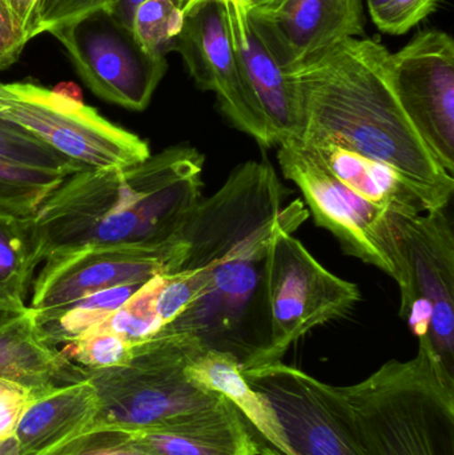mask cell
I'll list each match as a JSON object with an SVG mask.
<instances>
[{
	"label": "cell",
	"instance_id": "obj_1",
	"mask_svg": "<svg viewBox=\"0 0 454 455\" xmlns=\"http://www.w3.org/2000/svg\"><path fill=\"white\" fill-rule=\"evenodd\" d=\"M284 187L267 160H250L194 208L179 237V270L199 273L202 293L163 333L234 355L243 371L263 365L271 345L268 261L280 227L308 219L301 200L284 208ZM173 272V273H175Z\"/></svg>",
	"mask_w": 454,
	"mask_h": 455
},
{
	"label": "cell",
	"instance_id": "obj_2",
	"mask_svg": "<svg viewBox=\"0 0 454 455\" xmlns=\"http://www.w3.org/2000/svg\"><path fill=\"white\" fill-rule=\"evenodd\" d=\"M389 51L352 37L309 66L291 72L300 91V141L330 136L396 171L426 203L445 210L454 179L434 159L402 111L388 76Z\"/></svg>",
	"mask_w": 454,
	"mask_h": 455
},
{
	"label": "cell",
	"instance_id": "obj_3",
	"mask_svg": "<svg viewBox=\"0 0 454 455\" xmlns=\"http://www.w3.org/2000/svg\"><path fill=\"white\" fill-rule=\"evenodd\" d=\"M204 156L168 147L125 167L72 173L34 215L45 257L91 245H156L178 237L202 200Z\"/></svg>",
	"mask_w": 454,
	"mask_h": 455
},
{
	"label": "cell",
	"instance_id": "obj_4",
	"mask_svg": "<svg viewBox=\"0 0 454 455\" xmlns=\"http://www.w3.org/2000/svg\"><path fill=\"white\" fill-rule=\"evenodd\" d=\"M351 387H331L364 455H454V379L426 339Z\"/></svg>",
	"mask_w": 454,
	"mask_h": 455
},
{
	"label": "cell",
	"instance_id": "obj_5",
	"mask_svg": "<svg viewBox=\"0 0 454 455\" xmlns=\"http://www.w3.org/2000/svg\"><path fill=\"white\" fill-rule=\"evenodd\" d=\"M199 347L194 337L160 331L154 339L133 345L124 365L85 369V379L98 400L90 433L162 429L220 403L224 395L204 389L187 373Z\"/></svg>",
	"mask_w": 454,
	"mask_h": 455
},
{
	"label": "cell",
	"instance_id": "obj_6",
	"mask_svg": "<svg viewBox=\"0 0 454 455\" xmlns=\"http://www.w3.org/2000/svg\"><path fill=\"white\" fill-rule=\"evenodd\" d=\"M277 147L283 176L299 187L315 224L330 230L346 254L391 275L404 296L410 275L394 215L346 188L296 139Z\"/></svg>",
	"mask_w": 454,
	"mask_h": 455
},
{
	"label": "cell",
	"instance_id": "obj_7",
	"mask_svg": "<svg viewBox=\"0 0 454 455\" xmlns=\"http://www.w3.org/2000/svg\"><path fill=\"white\" fill-rule=\"evenodd\" d=\"M0 119L82 168L125 167L152 155L146 140L92 107L31 82L0 83Z\"/></svg>",
	"mask_w": 454,
	"mask_h": 455
},
{
	"label": "cell",
	"instance_id": "obj_8",
	"mask_svg": "<svg viewBox=\"0 0 454 455\" xmlns=\"http://www.w3.org/2000/svg\"><path fill=\"white\" fill-rule=\"evenodd\" d=\"M301 224H285L272 238L268 261L271 345L261 366L280 363L301 337L346 317L362 299L356 283L333 275L293 237Z\"/></svg>",
	"mask_w": 454,
	"mask_h": 455
},
{
	"label": "cell",
	"instance_id": "obj_9",
	"mask_svg": "<svg viewBox=\"0 0 454 455\" xmlns=\"http://www.w3.org/2000/svg\"><path fill=\"white\" fill-rule=\"evenodd\" d=\"M66 50L84 84L104 101L144 111L167 72L112 11L98 10L48 31Z\"/></svg>",
	"mask_w": 454,
	"mask_h": 455
},
{
	"label": "cell",
	"instance_id": "obj_10",
	"mask_svg": "<svg viewBox=\"0 0 454 455\" xmlns=\"http://www.w3.org/2000/svg\"><path fill=\"white\" fill-rule=\"evenodd\" d=\"M407 259L410 286L400 315L426 339L445 373L454 379V235L444 210L415 218L394 215Z\"/></svg>",
	"mask_w": 454,
	"mask_h": 455
},
{
	"label": "cell",
	"instance_id": "obj_11",
	"mask_svg": "<svg viewBox=\"0 0 454 455\" xmlns=\"http://www.w3.org/2000/svg\"><path fill=\"white\" fill-rule=\"evenodd\" d=\"M242 373L274 416L282 455H364L331 385L282 361Z\"/></svg>",
	"mask_w": 454,
	"mask_h": 455
},
{
	"label": "cell",
	"instance_id": "obj_12",
	"mask_svg": "<svg viewBox=\"0 0 454 455\" xmlns=\"http://www.w3.org/2000/svg\"><path fill=\"white\" fill-rule=\"evenodd\" d=\"M184 249L186 243L178 235L156 245H91L53 251L32 283L29 307L44 312L96 291L171 275L178 269Z\"/></svg>",
	"mask_w": 454,
	"mask_h": 455
},
{
	"label": "cell",
	"instance_id": "obj_13",
	"mask_svg": "<svg viewBox=\"0 0 454 455\" xmlns=\"http://www.w3.org/2000/svg\"><path fill=\"white\" fill-rule=\"evenodd\" d=\"M392 90L434 159L454 173V42L428 29L389 53Z\"/></svg>",
	"mask_w": 454,
	"mask_h": 455
},
{
	"label": "cell",
	"instance_id": "obj_14",
	"mask_svg": "<svg viewBox=\"0 0 454 455\" xmlns=\"http://www.w3.org/2000/svg\"><path fill=\"white\" fill-rule=\"evenodd\" d=\"M175 52L197 88L215 93L219 109L236 130L263 148L275 146L263 112L240 74L223 0H192L184 11Z\"/></svg>",
	"mask_w": 454,
	"mask_h": 455
},
{
	"label": "cell",
	"instance_id": "obj_15",
	"mask_svg": "<svg viewBox=\"0 0 454 455\" xmlns=\"http://www.w3.org/2000/svg\"><path fill=\"white\" fill-rule=\"evenodd\" d=\"M243 5L256 34L288 72L364 34L362 0H251Z\"/></svg>",
	"mask_w": 454,
	"mask_h": 455
},
{
	"label": "cell",
	"instance_id": "obj_16",
	"mask_svg": "<svg viewBox=\"0 0 454 455\" xmlns=\"http://www.w3.org/2000/svg\"><path fill=\"white\" fill-rule=\"evenodd\" d=\"M240 74L258 101L275 146L303 133V104L295 77L269 52L248 20L244 5L223 0Z\"/></svg>",
	"mask_w": 454,
	"mask_h": 455
},
{
	"label": "cell",
	"instance_id": "obj_17",
	"mask_svg": "<svg viewBox=\"0 0 454 455\" xmlns=\"http://www.w3.org/2000/svg\"><path fill=\"white\" fill-rule=\"evenodd\" d=\"M0 379L48 390L83 381L85 369L45 339L36 310L0 302Z\"/></svg>",
	"mask_w": 454,
	"mask_h": 455
},
{
	"label": "cell",
	"instance_id": "obj_18",
	"mask_svg": "<svg viewBox=\"0 0 454 455\" xmlns=\"http://www.w3.org/2000/svg\"><path fill=\"white\" fill-rule=\"evenodd\" d=\"M96 414L98 400L87 379L37 392L13 432L19 455L58 454L91 432Z\"/></svg>",
	"mask_w": 454,
	"mask_h": 455
},
{
	"label": "cell",
	"instance_id": "obj_19",
	"mask_svg": "<svg viewBox=\"0 0 454 455\" xmlns=\"http://www.w3.org/2000/svg\"><path fill=\"white\" fill-rule=\"evenodd\" d=\"M127 435L154 455H258L239 411L226 397L170 427Z\"/></svg>",
	"mask_w": 454,
	"mask_h": 455
},
{
	"label": "cell",
	"instance_id": "obj_20",
	"mask_svg": "<svg viewBox=\"0 0 454 455\" xmlns=\"http://www.w3.org/2000/svg\"><path fill=\"white\" fill-rule=\"evenodd\" d=\"M300 143L341 184L370 204L402 218H415L428 212L426 203L415 189L388 165L368 159L330 136Z\"/></svg>",
	"mask_w": 454,
	"mask_h": 455
},
{
	"label": "cell",
	"instance_id": "obj_21",
	"mask_svg": "<svg viewBox=\"0 0 454 455\" xmlns=\"http://www.w3.org/2000/svg\"><path fill=\"white\" fill-rule=\"evenodd\" d=\"M45 253L34 215L0 211V302L26 304Z\"/></svg>",
	"mask_w": 454,
	"mask_h": 455
},
{
	"label": "cell",
	"instance_id": "obj_22",
	"mask_svg": "<svg viewBox=\"0 0 454 455\" xmlns=\"http://www.w3.org/2000/svg\"><path fill=\"white\" fill-rule=\"evenodd\" d=\"M143 283L116 286L83 297L66 307L37 312V323L53 347L74 341L103 323ZM59 349V347H58Z\"/></svg>",
	"mask_w": 454,
	"mask_h": 455
},
{
	"label": "cell",
	"instance_id": "obj_23",
	"mask_svg": "<svg viewBox=\"0 0 454 455\" xmlns=\"http://www.w3.org/2000/svg\"><path fill=\"white\" fill-rule=\"evenodd\" d=\"M72 173L40 170L0 159V211L32 216Z\"/></svg>",
	"mask_w": 454,
	"mask_h": 455
},
{
	"label": "cell",
	"instance_id": "obj_24",
	"mask_svg": "<svg viewBox=\"0 0 454 455\" xmlns=\"http://www.w3.org/2000/svg\"><path fill=\"white\" fill-rule=\"evenodd\" d=\"M163 283L164 275H155L144 283L119 309L95 329L111 331L132 345L154 339L165 326L157 313V296Z\"/></svg>",
	"mask_w": 454,
	"mask_h": 455
},
{
	"label": "cell",
	"instance_id": "obj_25",
	"mask_svg": "<svg viewBox=\"0 0 454 455\" xmlns=\"http://www.w3.org/2000/svg\"><path fill=\"white\" fill-rule=\"evenodd\" d=\"M184 11L173 0H144L132 18L133 34L152 55L167 58L176 51Z\"/></svg>",
	"mask_w": 454,
	"mask_h": 455
},
{
	"label": "cell",
	"instance_id": "obj_26",
	"mask_svg": "<svg viewBox=\"0 0 454 455\" xmlns=\"http://www.w3.org/2000/svg\"><path fill=\"white\" fill-rule=\"evenodd\" d=\"M0 159L40 170L75 173L84 170L12 123L0 119Z\"/></svg>",
	"mask_w": 454,
	"mask_h": 455
},
{
	"label": "cell",
	"instance_id": "obj_27",
	"mask_svg": "<svg viewBox=\"0 0 454 455\" xmlns=\"http://www.w3.org/2000/svg\"><path fill=\"white\" fill-rule=\"evenodd\" d=\"M133 345L111 331L93 329L84 336L64 344V357L87 371L124 365L132 355Z\"/></svg>",
	"mask_w": 454,
	"mask_h": 455
},
{
	"label": "cell",
	"instance_id": "obj_28",
	"mask_svg": "<svg viewBox=\"0 0 454 455\" xmlns=\"http://www.w3.org/2000/svg\"><path fill=\"white\" fill-rule=\"evenodd\" d=\"M442 0H367L373 23L389 35L407 34L436 11Z\"/></svg>",
	"mask_w": 454,
	"mask_h": 455
},
{
	"label": "cell",
	"instance_id": "obj_29",
	"mask_svg": "<svg viewBox=\"0 0 454 455\" xmlns=\"http://www.w3.org/2000/svg\"><path fill=\"white\" fill-rule=\"evenodd\" d=\"M55 455H154L139 448L127 433L99 430L77 438Z\"/></svg>",
	"mask_w": 454,
	"mask_h": 455
},
{
	"label": "cell",
	"instance_id": "obj_30",
	"mask_svg": "<svg viewBox=\"0 0 454 455\" xmlns=\"http://www.w3.org/2000/svg\"><path fill=\"white\" fill-rule=\"evenodd\" d=\"M115 0H40L39 32L68 23L80 16L98 10H112Z\"/></svg>",
	"mask_w": 454,
	"mask_h": 455
},
{
	"label": "cell",
	"instance_id": "obj_31",
	"mask_svg": "<svg viewBox=\"0 0 454 455\" xmlns=\"http://www.w3.org/2000/svg\"><path fill=\"white\" fill-rule=\"evenodd\" d=\"M37 392L43 390H32L0 379V443L13 437L21 413Z\"/></svg>",
	"mask_w": 454,
	"mask_h": 455
},
{
	"label": "cell",
	"instance_id": "obj_32",
	"mask_svg": "<svg viewBox=\"0 0 454 455\" xmlns=\"http://www.w3.org/2000/svg\"><path fill=\"white\" fill-rule=\"evenodd\" d=\"M27 43L7 5L0 0V71L19 60Z\"/></svg>",
	"mask_w": 454,
	"mask_h": 455
},
{
	"label": "cell",
	"instance_id": "obj_33",
	"mask_svg": "<svg viewBox=\"0 0 454 455\" xmlns=\"http://www.w3.org/2000/svg\"><path fill=\"white\" fill-rule=\"evenodd\" d=\"M3 2L15 19L27 42L40 35L39 16H37L40 0H3Z\"/></svg>",
	"mask_w": 454,
	"mask_h": 455
},
{
	"label": "cell",
	"instance_id": "obj_34",
	"mask_svg": "<svg viewBox=\"0 0 454 455\" xmlns=\"http://www.w3.org/2000/svg\"><path fill=\"white\" fill-rule=\"evenodd\" d=\"M143 2L144 0H115L114 7H112L111 11L123 23L131 27L133 13H135V10L139 7V4ZM173 2H175L181 10L186 11V8L191 4L192 0H173ZM131 28H132V27H131Z\"/></svg>",
	"mask_w": 454,
	"mask_h": 455
},
{
	"label": "cell",
	"instance_id": "obj_35",
	"mask_svg": "<svg viewBox=\"0 0 454 455\" xmlns=\"http://www.w3.org/2000/svg\"><path fill=\"white\" fill-rule=\"evenodd\" d=\"M0 455H19L15 438H10V440L0 443Z\"/></svg>",
	"mask_w": 454,
	"mask_h": 455
},
{
	"label": "cell",
	"instance_id": "obj_36",
	"mask_svg": "<svg viewBox=\"0 0 454 455\" xmlns=\"http://www.w3.org/2000/svg\"><path fill=\"white\" fill-rule=\"evenodd\" d=\"M237 2L242 3V4H247V3H250L251 0H237Z\"/></svg>",
	"mask_w": 454,
	"mask_h": 455
}]
</instances>
